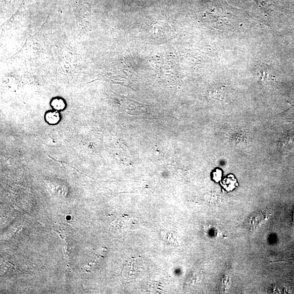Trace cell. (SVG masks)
I'll list each match as a JSON object with an SVG mask.
<instances>
[{
  "instance_id": "obj_4",
  "label": "cell",
  "mask_w": 294,
  "mask_h": 294,
  "mask_svg": "<svg viewBox=\"0 0 294 294\" xmlns=\"http://www.w3.org/2000/svg\"><path fill=\"white\" fill-rule=\"evenodd\" d=\"M267 213L262 211L260 213L252 215L249 220V225L251 230L256 229L265 220Z\"/></svg>"
},
{
  "instance_id": "obj_7",
  "label": "cell",
  "mask_w": 294,
  "mask_h": 294,
  "mask_svg": "<svg viewBox=\"0 0 294 294\" xmlns=\"http://www.w3.org/2000/svg\"><path fill=\"white\" fill-rule=\"evenodd\" d=\"M223 289L224 290H225V291L227 290L228 287V284L230 283V279L228 278V277H225V278H223Z\"/></svg>"
},
{
  "instance_id": "obj_1",
  "label": "cell",
  "mask_w": 294,
  "mask_h": 294,
  "mask_svg": "<svg viewBox=\"0 0 294 294\" xmlns=\"http://www.w3.org/2000/svg\"><path fill=\"white\" fill-rule=\"evenodd\" d=\"M258 81L263 88L269 92H274L277 85L274 75L270 73V68L262 67L260 68Z\"/></svg>"
},
{
  "instance_id": "obj_6",
  "label": "cell",
  "mask_w": 294,
  "mask_h": 294,
  "mask_svg": "<svg viewBox=\"0 0 294 294\" xmlns=\"http://www.w3.org/2000/svg\"><path fill=\"white\" fill-rule=\"evenodd\" d=\"M51 106L53 110L58 111L64 110L66 108V102L61 97H53L51 101Z\"/></svg>"
},
{
  "instance_id": "obj_5",
  "label": "cell",
  "mask_w": 294,
  "mask_h": 294,
  "mask_svg": "<svg viewBox=\"0 0 294 294\" xmlns=\"http://www.w3.org/2000/svg\"><path fill=\"white\" fill-rule=\"evenodd\" d=\"M45 120L49 124L54 125L59 123L61 120L59 111L55 110L48 111L45 114Z\"/></svg>"
},
{
  "instance_id": "obj_3",
  "label": "cell",
  "mask_w": 294,
  "mask_h": 294,
  "mask_svg": "<svg viewBox=\"0 0 294 294\" xmlns=\"http://www.w3.org/2000/svg\"><path fill=\"white\" fill-rule=\"evenodd\" d=\"M279 146L283 155L294 151V134L284 135L280 141Z\"/></svg>"
},
{
  "instance_id": "obj_2",
  "label": "cell",
  "mask_w": 294,
  "mask_h": 294,
  "mask_svg": "<svg viewBox=\"0 0 294 294\" xmlns=\"http://www.w3.org/2000/svg\"><path fill=\"white\" fill-rule=\"evenodd\" d=\"M230 142L237 149H245L249 145V135L244 131H236L230 136Z\"/></svg>"
}]
</instances>
